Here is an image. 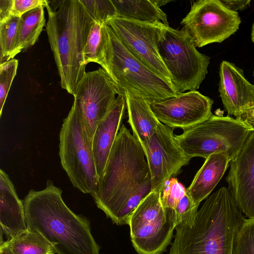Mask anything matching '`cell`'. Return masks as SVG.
I'll return each instance as SVG.
<instances>
[{
	"instance_id": "cell-1",
	"label": "cell",
	"mask_w": 254,
	"mask_h": 254,
	"mask_svg": "<svg viewBox=\"0 0 254 254\" xmlns=\"http://www.w3.org/2000/svg\"><path fill=\"white\" fill-rule=\"evenodd\" d=\"M136 137L121 127L98 189L91 195L113 223L127 224L131 213L152 191L148 164Z\"/></svg>"
},
{
	"instance_id": "cell-2",
	"label": "cell",
	"mask_w": 254,
	"mask_h": 254,
	"mask_svg": "<svg viewBox=\"0 0 254 254\" xmlns=\"http://www.w3.org/2000/svg\"><path fill=\"white\" fill-rule=\"evenodd\" d=\"M62 190L47 182L41 190H31L23 201L28 229L41 234L57 254H100L90 222L64 203Z\"/></svg>"
},
{
	"instance_id": "cell-3",
	"label": "cell",
	"mask_w": 254,
	"mask_h": 254,
	"mask_svg": "<svg viewBox=\"0 0 254 254\" xmlns=\"http://www.w3.org/2000/svg\"><path fill=\"white\" fill-rule=\"evenodd\" d=\"M245 219L230 190L222 187L206 198L191 227L176 226L168 254H232Z\"/></svg>"
},
{
	"instance_id": "cell-4",
	"label": "cell",
	"mask_w": 254,
	"mask_h": 254,
	"mask_svg": "<svg viewBox=\"0 0 254 254\" xmlns=\"http://www.w3.org/2000/svg\"><path fill=\"white\" fill-rule=\"evenodd\" d=\"M46 31L62 88L74 95L85 72L83 50L94 19L80 0H64L46 6Z\"/></svg>"
},
{
	"instance_id": "cell-5",
	"label": "cell",
	"mask_w": 254,
	"mask_h": 254,
	"mask_svg": "<svg viewBox=\"0 0 254 254\" xmlns=\"http://www.w3.org/2000/svg\"><path fill=\"white\" fill-rule=\"evenodd\" d=\"M107 25V24H106ZM108 44L104 68L118 95L126 92L143 98L149 103L160 102L180 93L134 57L107 25Z\"/></svg>"
},
{
	"instance_id": "cell-6",
	"label": "cell",
	"mask_w": 254,
	"mask_h": 254,
	"mask_svg": "<svg viewBox=\"0 0 254 254\" xmlns=\"http://www.w3.org/2000/svg\"><path fill=\"white\" fill-rule=\"evenodd\" d=\"M254 127L242 119L212 114L202 122L175 135L179 146L190 158H204L217 153L231 160L240 152Z\"/></svg>"
},
{
	"instance_id": "cell-7",
	"label": "cell",
	"mask_w": 254,
	"mask_h": 254,
	"mask_svg": "<svg viewBox=\"0 0 254 254\" xmlns=\"http://www.w3.org/2000/svg\"><path fill=\"white\" fill-rule=\"evenodd\" d=\"M59 156L62 166L73 187L84 193H95L99 176L92 141L75 100L60 130Z\"/></svg>"
},
{
	"instance_id": "cell-8",
	"label": "cell",
	"mask_w": 254,
	"mask_h": 254,
	"mask_svg": "<svg viewBox=\"0 0 254 254\" xmlns=\"http://www.w3.org/2000/svg\"><path fill=\"white\" fill-rule=\"evenodd\" d=\"M158 49L171 82L180 93L199 88L207 74L210 58L196 50L186 30L164 25Z\"/></svg>"
},
{
	"instance_id": "cell-9",
	"label": "cell",
	"mask_w": 254,
	"mask_h": 254,
	"mask_svg": "<svg viewBox=\"0 0 254 254\" xmlns=\"http://www.w3.org/2000/svg\"><path fill=\"white\" fill-rule=\"evenodd\" d=\"M160 189L144 198L128 220L131 241L139 254H162L177 226L175 216L162 205Z\"/></svg>"
},
{
	"instance_id": "cell-10",
	"label": "cell",
	"mask_w": 254,
	"mask_h": 254,
	"mask_svg": "<svg viewBox=\"0 0 254 254\" xmlns=\"http://www.w3.org/2000/svg\"><path fill=\"white\" fill-rule=\"evenodd\" d=\"M241 22L238 12L231 10L221 0H199L194 2L181 24L201 48L221 43L234 34Z\"/></svg>"
},
{
	"instance_id": "cell-11",
	"label": "cell",
	"mask_w": 254,
	"mask_h": 254,
	"mask_svg": "<svg viewBox=\"0 0 254 254\" xmlns=\"http://www.w3.org/2000/svg\"><path fill=\"white\" fill-rule=\"evenodd\" d=\"M106 24L134 57L159 76L172 83L171 75L158 49L165 24L119 17L109 19Z\"/></svg>"
},
{
	"instance_id": "cell-12",
	"label": "cell",
	"mask_w": 254,
	"mask_h": 254,
	"mask_svg": "<svg viewBox=\"0 0 254 254\" xmlns=\"http://www.w3.org/2000/svg\"><path fill=\"white\" fill-rule=\"evenodd\" d=\"M116 94L110 78L102 68L86 72L77 83L74 100L91 141L97 127L115 101Z\"/></svg>"
},
{
	"instance_id": "cell-13",
	"label": "cell",
	"mask_w": 254,
	"mask_h": 254,
	"mask_svg": "<svg viewBox=\"0 0 254 254\" xmlns=\"http://www.w3.org/2000/svg\"><path fill=\"white\" fill-rule=\"evenodd\" d=\"M141 146L150 171L152 190L160 189L191 159L179 146L172 128L161 123Z\"/></svg>"
},
{
	"instance_id": "cell-14",
	"label": "cell",
	"mask_w": 254,
	"mask_h": 254,
	"mask_svg": "<svg viewBox=\"0 0 254 254\" xmlns=\"http://www.w3.org/2000/svg\"><path fill=\"white\" fill-rule=\"evenodd\" d=\"M213 100L196 90L181 93L160 102L149 103L153 114L170 128L186 129L206 119L211 114Z\"/></svg>"
},
{
	"instance_id": "cell-15",
	"label": "cell",
	"mask_w": 254,
	"mask_h": 254,
	"mask_svg": "<svg viewBox=\"0 0 254 254\" xmlns=\"http://www.w3.org/2000/svg\"><path fill=\"white\" fill-rule=\"evenodd\" d=\"M230 166L228 188L241 212L254 219V130Z\"/></svg>"
},
{
	"instance_id": "cell-16",
	"label": "cell",
	"mask_w": 254,
	"mask_h": 254,
	"mask_svg": "<svg viewBox=\"0 0 254 254\" xmlns=\"http://www.w3.org/2000/svg\"><path fill=\"white\" fill-rule=\"evenodd\" d=\"M218 91L228 114L241 119L254 105V85L245 78L243 70L235 64L223 61L219 66Z\"/></svg>"
},
{
	"instance_id": "cell-17",
	"label": "cell",
	"mask_w": 254,
	"mask_h": 254,
	"mask_svg": "<svg viewBox=\"0 0 254 254\" xmlns=\"http://www.w3.org/2000/svg\"><path fill=\"white\" fill-rule=\"evenodd\" d=\"M126 108L124 96L118 95L95 131L92 144L99 179L104 171L112 148L121 127Z\"/></svg>"
},
{
	"instance_id": "cell-18",
	"label": "cell",
	"mask_w": 254,
	"mask_h": 254,
	"mask_svg": "<svg viewBox=\"0 0 254 254\" xmlns=\"http://www.w3.org/2000/svg\"><path fill=\"white\" fill-rule=\"evenodd\" d=\"M0 233L7 240L28 229L23 202L19 198L7 174L0 170Z\"/></svg>"
},
{
	"instance_id": "cell-19",
	"label": "cell",
	"mask_w": 254,
	"mask_h": 254,
	"mask_svg": "<svg viewBox=\"0 0 254 254\" xmlns=\"http://www.w3.org/2000/svg\"><path fill=\"white\" fill-rule=\"evenodd\" d=\"M231 160L223 153L213 154L205 159L186 189L195 205L199 206L200 203L208 197L223 176Z\"/></svg>"
},
{
	"instance_id": "cell-20",
	"label": "cell",
	"mask_w": 254,
	"mask_h": 254,
	"mask_svg": "<svg viewBox=\"0 0 254 254\" xmlns=\"http://www.w3.org/2000/svg\"><path fill=\"white\" fill-rule=\"evenodd\" d=\"M124 96L133 134L141 145L151 137L160 123L152 111L148 102L143 98L126 92Z\"/></svg>"
},
{
	"instance_id": "cell-21",
	"label": "cell",
	"mask_w": 254,
	"mask_h": 254,
	"mask_svg": "<svg viewBox=\"0 0 254 254\" xmlns=\"http://www.w3.org/2000/svg\"><path fill=\"white\" fill-rule=\"evenodd\" d=\"M117 16L144 22L169 25L166 14L153 0H112Z\"/></svg>"
},
{
	"instance_id": "cell-22",
	"label": "cell",
	"mask_w": 254,
	"mask_h": 254,
	"mask_svg": "<svg viewBox=\"0 0 254 254\" xmlns=\"http://www.w3.org/2000/svg\"><path fill=\"white\" fill-rule=\"evenodd\" d=\"M43 6L31 9L20 17L18 35V52L34 45L45 25Z\"/></svg>"
},
{
	"instance_id": "cell-23",
	"label": "cell",
	"mask_w": 254,
	"mask_h": 254,
	"mask_svg": "<svg viewBox=\"0 0 254 254\" xmlns=\"http://www.w3.org/2000/svg\"><path fill=\"white\" fill-rule=\"evenodd\" d=\"M106 23L94 21L89 31L83 50V59L86 65L94 62L104 69L106 66L108 35Z\"/></svg>"
},
{
	"instance_id": "cell-24",
	"label": "cell",
	"mask_w": 254,
	"mask_h": 254,
	"mask_svg": "<svg viewBox=\"0 0 254 254\" xmlns=\"http://www.w3.org/2000/svg\"><path fill=\"white\" fill-rule=\"evenodd\" d=\"M14 254H55L52 245L37 232L27 229L6 241Z\"/></svg>"
},
{
	"instance_id": "cell-25",
	"label": "cell",
	"mask_w": 254,
	"mask_h": 254,
	"mask_svg": "<svg viewBox=\"0 0 254 254\" xmlns=\"http://www.w3.org/2000/svg\"><path fill=\"white\" fill-rule=\"evenodd\" d=\"M20 17L10 16L0 21V64L13 59L19 53Z\"/></svg>"
},
{
	"instance_id": "cell-26",
	"label": "cell",
	"mask_w": 254,
	"mask_h": 254,
	"mask_svg": "<svg viewBox=\"0 0 254 254\" xmlns=\"http://www.w3.org/2000/svg\"><path fill=\"white\" fill-rule=\"evenodd\" d=\"M186 192L185 188L176 178H170L160 189V197L164 209L173 213L176 217L178 205Z\"/></svg>"
},
{
	"instance_id": "cell-27",
	"label": "cell",
	"mask_w": 254,
	"mask_h": 254,
	"mask_svg": "<svg viewBox=\"0 0 254 254\" xmlns=\"http://www.w3.org/2000/svg\"><path fill=\"white\" fill-rule=\"evenodd\" d=\"M232 254H254V219L244 220L238 230Z\"/></svg>"
},
{
	"instance_id": "cell-28",
	"label": "cell",
	"mask_w": 254,
	"mask_h": 254,
	"mask_svg": "<svg viewBox=\"0 0 254 254\" xmlns=\"http://www.w3.org/2000/svg\"><path fill=\"white\" fill-rule=\"evenodd\" d=\"M94 21L106 23L107 20L117 16V11L112 0H80Z\"/></svg>"
},
{
	"instance_id": "cell-29",
	"label": "cell",
	"mask_w": 254,
	"mask_h": 254,
	"mask_svg": "<svg viewBox=\"0 0 254 254\" xmlns=\"http://www.w3.org/2000/svg\"><path fill=\"white\" fill-rule=\"evenodd\" d=\"M18 61L11 59L0 64V115L13 80L16 74Z\"/></svg>"
},
{
	"instance_id": "cell-30",
	"label": "cell",
	"mask_w": 254,
	"mask_h": 254,
	"mask_svg": "<svg viewBox=\"0 0 254 254\" xmlns=\"http://www.w3.org/2000/svg\"><path fill=\"white\" fill-rule=\"evenodd\" d=\"M48 1L46 0H12L10 15L20 17L36 7L41 6L46 7Z\"/></svg>"
},
{
	"instance_id": "cell-31",
	"label": "cell",
	"mask_w": 254,
	"mask_h": 254,
	"mask_svg": "<svg viewBox=\"0 0 254 254\" xmlns=\"http://www.w3.org/2000/svg\"><path fill=\"white\" fill-rule=\"evenodd\" d=\"M226 6L232 11L244 10L250 5V0H221Z\"/></svg>"
},
{
	"instance_id": "cell-32",
	"label": "cell",
	"mask_w": 254,
	"mask_h": 254,
	"mask_svg": "<svg viewBox=\"0 0 254 254\" xmlns=\"http://www.w3.org/2000/svg\"><path fill=\"white\" fill-rule=\"evenodd\" d=\"M11 4L12 0H0V21L11 16Z\"/></svg>"
},
{
	"instance_id": "cell-33",
	"label": "cell",
	"mask_w": 254,
	"mask_h": 254,
	"mask_svg": "<svg viewBox=\"0 0 254 254\" xmlns=\"http://www.w3.org/2000/svg\"><path fill=\"white\" fill-rule=\"evenodd\" d=\"M0 254H14L8 247L6 241L0 242Z\"/></svg>"
},
{
	"instance_id": "cell-34",
	"label": "cell",
	"mask_w": 254,
	"mask_h": 254,
	"mask_svg": "<svg viewBox=\"0 0 254 254\" xmlns=\"http://www.w3.org/2000/svg\"><path fill=\"white\" fill-rule=\"evenodd\" d=\"M241 119L249 123L254 127V114L245 112L242 115Z\"/></svg>"
},
{
	"instance_id": "cell-35",
	"label": "cell",
	"mask_w": 254,
	"mask_h": 254,
	"mask_svg": "<svg viewBox=\"0 0 254 254\" xmlns=\"http://www.w3.org/2000/svg\"><path fill=\"white\" fill-rule=\"evenodd\" d=\"M154 3L159 7L166 5L168 2H170L171 0H153Z\"/></svg>"
},
{
	"instance_id": "cell-36",
	"label": "cell",
	"mask_w": 254,
	"mask_h": 254,
	"mask_svg": "<svg viewBox=\"0 0 254 254\" xmlns=\"http://www.w3.org/2000/svg\"><path fill=\"white\" fill-rule=\"evenodd\" d=\"M251 37L252 42L254 43V22L252 27Z\"/></svg>"
},
{
	"instance_id": "cell-37",
	"label": "cell",
	"mask_w": 254,
	"mask_h": 254,
	"mask_svg": "<svg viewBox=\"0 0 254 254\" xmlns=\"http://www.w3.org/2000/svg\"><path fill=\"white\" fill-rule=\"evenodd\" d=\"M245 112L254 114V105L252 106L251 107L248 109Z\"/></svg>"
},
{
	"instance_id": "cell-38",
	"label": "cell",
	"mask_w": 254,
	"mask_h": 254,
	"mask_svg": "<svg viewBox=\"0 0 254 254\" xmlns=\"http://www.w3.org/2000/svg\"><path fill=\"white\" fill-rule=\"evenodd\" d=\"M253 77H254V71H253Z\"/></svg>"
}]
</instances>
